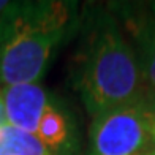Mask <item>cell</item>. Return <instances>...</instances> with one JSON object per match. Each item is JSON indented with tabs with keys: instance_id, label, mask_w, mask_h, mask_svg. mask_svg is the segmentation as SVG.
<instances>
[{
	"instance_id": "cell-1",
	"label": "cell",
	"mask_w": 155,
	"mask_h": 155,
	"mask_svg": "<svg viewBox=\"0 0 155 155\" xmlns=\"http://www.w3.org/2000/svg\"><path fill=\"white\" fill-rule=\"evenodd\" d=\"M74 86L92 119L144 98L147 84L135 49L114 19L100 21L84 41Z\"/></svg>"
},
{
	"instance_id": "cell-2",
	"label": "cell",
	"mask_w": 155,
	"mask_h": 155,
	"mask_svg": "<svg viewBox=\"0 0 155 155\" xmlns=\"http://www.w3.org/2000/svg\"><path fill=\"white\" fill-rule=\"evenodd\" d=\"M68 21V3H8L0 16V82L5 87L38 82Z\"/></svg>"
},
{
	"instance_id": "cell-3",
	"label": "cell",
	"mask_w": 155,
	"mask_h": 155,
	"mask_svg": "<svg viewBox=\"0 0 155 155\" xmlns=\"http://www.w3.org/2000/svg\"><path fill=\"white\" fill-rule=\"evenodd\" d=\"M155 112L146 100L94 117L89 155H144L152 150Z\"/></svg>"
},
{
	"instance_id": "cell-4",
	"label": "cell",
	"mask_w": 155,
	"mask_h": 155,
	"mask_svg": "<svg viewBox=\"0 0 155 155\" xmlns=\"http://www.w3.org/2000/svg\"><path fill=\"white\" fill-rule=\"evenodd\" d=\"M6 122L11 127L37 135L40 119L45 108L49 104L46 90L35 84H18L8 86L2 90Z\"/></svg>"
},
{
	"instance_id": "cell-5",
	"label": "cell",
	"mask_w": 155,
	"mask_h": 155,
	"mask_svg": "<svg viewBox=\"0 0 155 155\" xmlns=\"http://www.w3.org/2000/svg\"><path fill=\"white\" fill-rule=\"evenodd\" d=\"M125 29L133 41L141 73L147 87L155 90V15L149 6V13L138 6L120 8Z\"/></svg>"
},
{
	"instance_id": "cell-6",
	"label": "cell",
	"mask_w": 155,
	"mask_h": 155,
	"mask_svg": "<svg viewBox=\"0 0 155 155\" xmlns=\"http://www.w3.org/2000/svg\"><path fill=\"white\" fill-rule=\"evenodd\" d=\"M37 138L54 155L55 152H59L68 146L70 125L62 109H59L55 104L49 103L45 108L37 128Z\"/></svg>"
},
{
	"instance_id": "cell-7",
	"label": "cell",
	"mask_w": 155,
	"mask_h": 155,
	"mask_svg": "<svg viewBox=\"0 0 155 155\" xmlns=\"http://www.w3.org/2000/svg\"><path fill=\"white\" fill-rule=\"evenodd\" d=\"M0 155H54L41 144L37 135H30L6 124L0 127Z\"/></svg>"
},
{
	"instance_id": "cell-8",
	"label": "cell",
	"mask_w": 155,
	"mask_h": 155,
	"mask_svg": "<svg viewBox=\"0 0 155 155\" xmlns=\"http://www.w3.org/2000/svg\"><path fill=\"white\" fill-rule=\"evenodd\" d=\"M144 100H146V103H147V106H149V108L155 112V90H152V89L147 87L146 95H144Z\"/></svg>"
},
{
	"instance_id": "cell-9",
	"label": "cell",
	"mask_w": 155,
	"mask_h": 155,
	"mask_svg": "<svg viewBox=\"0 0 155 155\" xmlns=\"http://www.w3.org/2000/svg\"><path fill=\"white\" fill-rule=\"evenodd\" d=\"M6 112H5V103H3V95L0 92V127L6 125Z\"/></svg>"
},
{
	"instance_id": "cell-10",
	"label": "cell",
	"mask_w": 155,
	"mask_h": 155,
	"mask_svg": "<svg viewBox=\"0 0 155 155\" xmlns=\"http://www.w3.org/2000/svg\"><path fill=\"white\" fill-rule=\"evenodd\" d=\"M152 155H155V128H153V143H152V150H150Z\"/></svg>"
},
{
	"instance_id": "cell-11",
	"label": "cell",
	"mask_w": 155,
	"mask_h": 155,
	"mask_svg": "<svg viewBox=\"0 0 155 155\" xmlns=\"http://www.w3.org/2000/svg\"><path fill=\"white\" fill-rule=\"evenodd\" d=\"M149 6H150V10H152V13H153V15H155V2H152V3L149 5Z\"/></svg>"
},
{
	"instance_id": "cell-12",
	"label": "cell",
	"mask_w": 155,
	"mask_h": 155,
	"mask_svg": "<svg viewBox=\"0 0 155 155\" xmlns=\"http://www.w3.org/2000/svg\"><path fill=\"white\" fill-rule=\"evenodd\" d=\"M144 155H152V153H150V152H149V153H144Z\"/></svg>"
}]
</instances>
